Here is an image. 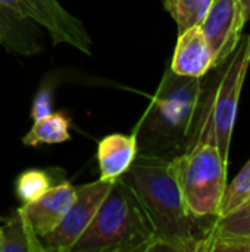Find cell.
Here are the masks:
<instances>
[{"instance_id":"1","label":"cell","mask_w":250,"mask_h":252,"mask_svg":"<svg viewBox=\"0 0 250 252\" xmlns=\"http://www.w3.org/2000/svg\"><path fill=\"white\" fill-rule=\"evenodd\" d=\"M121 177L134 189L152 223V251L203 252L217 217H199L189 210L169 158L137 155Z\"/></svg>"},{"instance_id":"11","label":"cell","mask_w":250,"mask_h":252,"mask_svg":"<svg viewBox=\"0 0 250 252\" xmlns=\"http://www.w3.org/2000/svg\"><path fill=\"white\" fill-rule=\"evenodd\" d=\"M137 157L136 133L109 134L100 140L97 148V159L100 167V180H115L121 177L133 165Z\"/></svg>"},{"instance_id":"21","label":"cell","mask_w":250,"mask_h":252,"mask_svg":"<svg viewBox=\"0 0 250 252\" xmlns=\"http://www.w3.org/2000/svg\"><path fill=\"white\" fill-rule=\"evenodd\" d=\"M240 3H242V10H243L245 21L248 22V21H250V0H240Z\"/></svg>"},{"instance_id":"4","label":"cell","mask_w":250,"mask_h":252,"mask_svg":"<svg viewBox=\"0 0 250 252\" xmlns=\"http://www.w3.org/2000/svg\"><path fill=\"white\" fill-rule=\"evenodd\" d=\"M172 171L189 210L199 217H218L227 188V162L215 139L196 140L184 154L171 158Z\"/></svg>"},{"instance_id":"16","label":"cell","mask_w":250,"mask_h":252,"mask_svg":"<svg viewBox=\"0 0 250 252\" xmlns=\"http://www.w3.org/2000/svg\"><path fill=\"white\" fill-rule=\"evenodd\" d=\"M211 235H239L250 238V199L228 214L217 217Z\"/></svg>"},{"instance_id":"2","label":"cell","mask_w":250,"mask_h":252,"mask_svg":"<svg viewBox=\"0 0 250 252\" xmlns=\"http://www.w3.org/2000/svg\"><path fill=\"white\" fill-rule=\"evenodd\" d=\"M202 100V78L178 75L169 68L137 128V155L171 159L190 149Z\"/></svg>"},{"instance_id":"5","label":"cell","mask_w":250,"mask_h":252,"mask_svg":"<svg viewBox=\"0 0 250 252\" xmlns=\"http://www.w3.org/2000/svg\"><path fill=\"white\" fill-rule=\"evenodd\" d=\"M230 58L231 61L224 63L225 68L215 92L208 97V102L202 100L196 127V130L205 126L212 127L217 148L227 164L239 99L250 63V34L240 40Z\"/></svg>"},{"instance_id":"17","label":"cell","mask_w":250,"mask_h":252,"mask_svg":"<svg viewBox=\"0 0 250 252\" xmlns=\"http://www.w3.org/2000/svg\"><path fill=\"white\" fill-rule=\"evenodd\" d=\"M248 199H250V159L243 167V170L236 176V179L230 185H227L218 217L228 214Z\"/></svg>"},{"instance_id":"7","label":"cell","mask_w":250,"mask_h":252,"mask_svg":"<svg viewBox=\"0 0 250 252\" xmlns=\"http://www.w3.org/2000/svg\"><path fill=\"white\" fill-rule=\"evenodd\" d=\"M0 3L15 13L44 27L53 44L66 43L85 55H91V38L87 30L57 0H0Z\"/></svg>"},{"instance_id":"19","label":"cell","mask_w":250,"mask_h":252,"mask_svg":"<svg viewBox=\"0 0 250 252\" xmlns=\"http://www.w3.org/2000/svg\"><path fill=\"white\" fill-rule=\"evenodd\" d=\"M203 252H250V238L239 235H211Z\"/></svg>"},{"instance_id":"18","label":"cell","mask_w":250,"mask_h":252,"mask_svg":"<svg viewBox=\"0 0 250 252\" xmlns=\"http://www.w3.org/2000/svg\"><path fill=\"white\" fill-rule=\"evenodd\" d=\"M52 188V180L47 173L40 170H28L16 180V193L24 204L32 202Z\"/></svg>"},{"instance_id":"20","label":"cell","mask_w":250,"mask_h":252,"mask_svg":"<svg viewBox=\"0 0 250 252\" xmlns=\"http://www.w3.org/2000/svg\"><path fill=\"white\" fill-rule=\"evenodd\" d=\"M52 114V92L49 89H43L37 93L32 108H31V118L40 120Z\"/></svg>"},{"instance_id":"14","label":"cell","mask_w":250,"mask_h":252,"mask_svg":"<svg viewBox=\"0 0 250 252\" xmlns=\"http://www.w3.org/2000/svg\"><path fill=\"white\" fill-rule=\"evenodd\" d=\"M1 235L3 242L0 252H43V247L38 238L31 232L19 210H16L15 214L1 227Z\"/></svg>"},{"instance_id":"9","label":"cell","mask_w":250,"mask_h":252,"mask_svg":"<svg viewBox=\"0 0 250 252\" xmlns=\"http://www.w3.org/2000/svg\"><path fill=\"white\" fill-rule=\"evenodd\" d=\"M74 201L75 188L65 182L57 186H52L35 201L24 204L19 208V213L31 232L37 238H41L60 223Z\"/></svg>"},{"instance_id":"6","label":"cell","mask_w":250,"mask_h":252,"mask_svg":"<svg viewBox=\"0 0 250 252\" xmlns=\"http://www.w3.org/2000/svg\"><path fill=\"white\" fill-rule=\"evenodd\" d=\"M113 180H99L75 188V201L60 220V223L49 233L38 238L43 251H71L78 238L91 223L97 208L109 193Z\"/></svg>"},{"instance_id":"22","label":"cell","mask_w":250,"mask_h":252,"mask_svg":"<svg viewBox=\"0 0 250 252\" xmlns=\"http://www.w3.org/2000/svg\"><path fill=\"white\" fill-rule=\"evenodd\" d=\"M1 242H3V235H1V227H0V248H1Z\"/></svg>"},{"instance_id":"12","label":"cell","mask_w":250,"mask_h":252,"mask_svg":"<svg viewBox=\"0 0 250 252\" xmlns=\"http://www.w3.org/2000/svg\"><path fill=\"white\" fill-rule=\"evenodd\" d=\"M41 34L31 22L0 3V43L18 55H35L41 50Z\"/></svg>"},{"instance_id":"15","label":"cell","mask_w":250,"mask_h":252,"mask_svg":"<svg viewBox=\"0 0 250 252\" xmlns=\"http://www.w3.org/2000/svg\"><path fill=\"white\" fill-rule=\"evenodd\" d=\"M212 0H165V9L178 25V34L202 24Z\"/></svg>"},{"instance_id":"8","label":"cell","mask_w":250,"mask_h":252,"mask_svg":"<svg viewBox=\"0 0 250 252\" xmlns=\"http://www.w3.org/2000/svg\"><path fill=\"white\" fill-rule=\"evenodd\" d=\"M245 24L240 0H212L200 28L214 52V68L224 65L234 53Z\"/></svg>"},{"instance_id":"3","label":"cell","mask_w":250,"mask_h":252,"mask_svg":"<svg viewBox=\"0 0 250 252\" xmlns=\"http://www.w3.org/2000/svg\"><path fill=\"white\" fill-rule=\"evenodd\" d=\"M155 232L134 189L118 177L72 252L152 251Z\"/></svg>"},{"instance_id":"13","label":"cell","mask_w":250,"mask_h":252,"mask_svg":"<svg viewBox=\"0 0 250 252\" xmlns=\"http://www.w3.org/2000/svg\"><path fill=\"white\" fill-rule=\"evenodd\" d=\"M69 118L63 112L49 114L44 118L35 120L28 134L22 137L25 146H37L40 143H62L69 140Z\"/></svg>"},{"instance_id":"10","label":"cell","mask_w":250,"mask_h":252,"mask_svg":"<svg viewBox=\"0 0 250 252\" xmlns=\"http://www.w3.org/2000/svg\"><path fill=\"white\" fill-rule=\"evenodd\" d=\"M211 68H214V52L200 25L180 32L171 69L178 75L203 78Z\"/></svg>"}]
</instances>
